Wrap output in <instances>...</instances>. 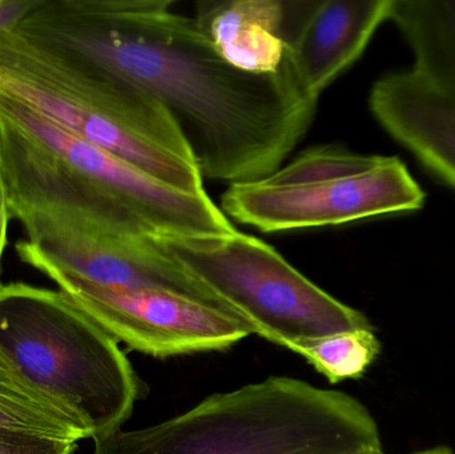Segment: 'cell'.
Segmentation results:
<instances>
[{
    "instance_id": "obj_6",
    "label": "cell",
    "mask_w": 455,
    "mask_h": 454,
    "mask_svg": "<svg viewBox=\"0 0 455 454\" xmlns=\"http://www.w3.org/2000/svg\"><path fill=\"white\" fill-rule=\"evenodd\" d=\"M152 237L243 317L254 335L277 346L294 352L326 336L373 330L365 315L321 290L267 243L238 229Z\"/></svg>"
},
{
    "instance_id": "obj_1",
    "label": "cell",
    "mask_w": 455,
    "mask_h": 454,
    "mask_svg": "<svg viewBox=\"0 0 455 454\" xmlns=\"http://www.w3.org/2000/svg\"><path fill=\"white\" fill-rule=\"evenodd\" d=\"M173 0H36L12 31L67 68L127 83L162 104L204 178L253 181L304 139L318 98L289 55L273 74L227 61Z\"/></svg>"
},
{
    "instance_id": "obj_4",
    "label": "cell",
    "mask_w": 455,
    "mask_h": 454,
    "mask_svg": "<svg viewBox=\"0 0 455 454\" xmlns=\"http://www.w3.org/2000/svg\"><path fill=\"white\" fill-rule=\"evenodd\" d=\"M0 346L92 440L120 431L143 391L119 343L59 290L0 284Z\"/></svg>"
},
{
    "instance_id": "obj_15",
    "label": "cell",
    "mask_w": 455,
    "mask_h": 454,
    "mask_svg": "<svg viewBox=\"0 0 455 454\" xmlns=\"http://www.w3.org/2000/svg\"><path fill=\"white\" fill-rule=\"evenodd\" d=\"M313 368L337 384L358 380L365 375L381 352L373 330L350 331L302 344L296 349Z\"/></svg>"
},
{
    "instance_id": "obj_3",
    "label": "cell",
    "mask_w": 455,
    "mask_h": 454,
    "mask_svg": "<svg viewBox=\"0 0 455 454\" xmlns=\"http://www.w3.org/2000/svg\"><path fill=\"white\" fill-rule=\"evenodd\" d=\"M0 93L165 186L203 194L204 176L170 112L127 83L67 68L0 31Z\"/></svg>"
},
{
    "instance_id": "obj_18",
    "label": "cell",
    "mask_w": 455,
    "mask_h": 454,
    "mask_svg": "<svg viewBox=\"0 0 455 454\" xmlns=\"http://www.w3.org/2000/svg\"><path fill=\"white\" fill-rule=\"evenodd\" d=\"M10 200H8L4 171H3L2 155H0V268H2L3 253H4L5 245H7L8 223H10Z\"/></svg>"
},
{
    "instance_id": "obj_20",
    "label": "cell",
    "mask_w": 455,
    "mask_h": 454,
    "mask_svg": "<svg viewBox=\"0 0 455 454\" xmlns=\"http://www.w3.org/2000/svg\"><path fill=\"white\" fill-rule=\"evenodd\" d=\"M350 454H385L382 445H373V447L363 448V450H355Z\"/></svg>"
},
{
    "instance_id": "obj_16",
    "label": "cell",
    "mask_w": 455,
    "mask_h": 454,
    "mask_svg": "<svg viewBox=\"0 0 455 454\" xmlns=\"http://www.w3.org/2000/svg\"><path fill=\"white\" fill-rule=\"evenodd\" d=\"M77 442L0 429V454H74Z\"/></svg>"
},
{
    "instance_id": "obj_14",
    "label": "cell",
    "mask_w": 455,
    "mask_h": 454,
    "mask_svg": "<svg viewBox=\"0 0 455 454\" xmlns=\"http://www.w3.org/2000/svg\"><path fill=\"white\" fill-rule=\"evenodd\" d=\"M0 429L79 442L87 429L52 397L29 383L0 346Z\"/></svg>"
},
{
    "instance_id": "obj_9",
    "label": "cell",
    "mask_w": 455,
    "mask_h": 454,
    "mask_svg": "<svg viewBox=\"0 0 455 454\" xmlns=\"http://www.w3.org/2000/svg\"><path fill=\"white\" fill-rule=\"evenodd\" d=\"M32 268L52 280L80 311L132 351L165 359L226 351L254 335L238 315L160 291L99 287L47 264Z\"/></svg>"
},
{
    "instance_id": "obj_13",
    "label": "cell",
    "mask_w": 455,
    "mask_h": 454,
    "mask_svg": "<svg viewBox=\"0 0 455 454\" xmlns=\"http://www.w3.org/2000/svg\"><path fill=\"white\" fill-rule=\"evenodd\" d=\"M389 20L411 48V68L455 96V0H395Z\"/></svg>"
},
{
    "instance_id": "obj_10",
    "label": "cell",
    "mask_w": 455,
    "mask_h": 454,
    "mask_svg": "<svg viewBox=\"0 0 455 454\" xmlns=\"http://www.w3.org/2000/svg\"><path fill=\"white\" fill-rule=\"evenodd\" d=\"M369 107L393 140L455 189V96L408 68L379 77Z\"/></svg>"
},
{
    "instance_id": "obj_5",
    "label": "cell",
    "mask_w": 455,
    "mask_h": 454,
    "mask_svg": "<svg viewBox=\"0 0 455 454\" xmlns=\"http://www.w3.org/2000/svg\"><path fill=\"white\" fill-rule=\"evenodd\" d=\"M424 204L400 157L320 144L264 178L230 184L220 208L230 221L275 234L416 212Z\"/></svg>"
},
{
    "instance_id": "obj_8",
    "label": "cell",
    "mask_w": 455,
    "mask_h": 454,
    "mask_svg": "<svg viewBox=\"0 0 455 454\" xmlns=\"http://www.w3.org/2000/svg\"><path fill=\"white\" fill-rule=\"evenodd\" d=\"M0 116L60 157L88 199L136 221L152 236H200L237 229L207 192L187 194L165 186L4 93H0Z\"/></svg>"
},
{
    "instance_id": "obj_11",
    "label": "cell",
    "mask_w": 455,
    "mask_h": 454,
    "mask_svg": "<svg viewBox=\"0 0 455 454\" xmlns=\"http://www.w3.org/2000/svg\"><path fill=\"white\" fill-rule=\"evenodd\" d=\"M395 0L302 2L297 23L288 29L289 55L312 95L331 87L365 52Z\"/></svg>"
},
{
    "instance_id": "obj_19",
    "label": "cell",
    "mask_w": 455,
    "mask_h": 454,
    "mask_svg": "<svg viewBox=\"0 0 455 454\" xmlns=\"http://www.w3.org/2000/svg\"><path fill=\"white\" fill-rule=\"evenodd\" d=\"M413 454H455L451 448L448 447H435L430 448V450H419Z\"/></svg>"
},
{
    "instance_id": "obj_2",
    "label": "cell",
    "mask_w": 455,
    "mask_h": 454,
    "mask_svg": "<svg viewBox=\"0 0 455 454\" xmlns=\"http://www.w3.org/2000/svg\"><path fill=\"white\" fill-rule=\"evenodd\" d=\"M93 442L92 454H350L381 439L355 397L269 378L213 394L164 423Z\"/></svg>"
},
{
    "instance_id": "obj_7",
    "label": "cell",
    "mask_w": 455,
    "mask_h": 454,
    "mask_svg": "<svg viewBox=\"0 0 455 454\" xmlns=\"http://www.w3.org/2000/svg\"><path fill=\"white\" fill-rule=\"evenodd\" d=\"M10 211L26 232L15 250L28 266L47 264L108 290L160 291L235 314L138 224L19 205Z\"/></svg>"
},
{
    "instance_id": "obj_12",
    "label": "cell",
    "mask_w": 455,
    "mask_h": 454,
    "mask_svg": "<svg viewBox=\"0 0 455 454\" xmlns=\"http://www.w3.org/2000/svg\"><path fill=\"white\" fill-rule=\"evenodd\" d=\"M200 29L235 68L253 74L278 72L289 58V3L278 0L200 2Z\"/></svg>"
},
{
    "instance_id": "obj_17",
    "label": "cell",
    "mask_w": 455,
    "mask_h": 454,
    "mask_svg": "<svg viewBox=\"0 0 455 454\" xmlns=\"http://www.w3.org/2000/svg\"><path fill=\"white\" fill-rule=\"evenodd\" d=\"M36 4V0H0V31L16 26Z\"/></svg>"
}]
</instances>
